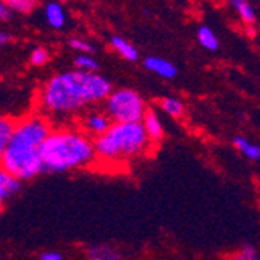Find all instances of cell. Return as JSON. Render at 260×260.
<instances>
[{
  "label": "cell",
  "instance_id": "cell-1",
  "mask_svg": "<svg viewBox=\"0 0 260 260\" xmlns=\"http://www.w3.org/2000/svg\"><path fill=\"white\" fill-rule=\"evenodd\" d=\"M111 93L112 84L108 78L78 69L66 70L47 80L41 92V105L50 114L67 115L90 103L106 102Z\"/></svg>",
  "mask_w": 260,
  "mask_h": 260
},
{
  "label": "cell",
  "instance_id": "cell-2",
  "mask_svg": "<svg viewBox=\"0 0 260 260\" xmlns=\"http://www.w3.org/2000/svg\"><path fill=\"white\" fill-rule=\"evenodd\" d=\"M50 125L41 115L17 122L13 139L2 151L4 170L19 181L33 179L42 173L41 147L50 136Z\"/></svg>",
  "mask_w": 260,
  "mask_h": 260
},
{
  "label": "cell",
  "instance_id": "cell-3",
  "mask_svg": "<svg viewBox=\"0 0 260 260\" xmlns=\"http://www.w3.org/2000/svg\"><path fill=\"white\" fill-rule=\"evenodd\" d=\"M93 142L80 131L55 129L41 147L42 173H64L95 160Z\"/></svg>",
  "mask_w": 260,
  "mask_h": 260
},
{
  "label": "cell",
  "instance_id": "cell-4",
  "mask_svg": "<svg viewBox=\"0 0 260 260\" xmlns=\"http://www.w3.org/2000/svg\"><path fill=\"white\" fill-rule=\"evenodd\" d=\"M148 145L150 139L144 123H112L106 134L93 140L97 156L105 160L139 156Z\"/></svg>",
  "mask_w": 260,
  "mask_h": 260
},
{
  "label": "cell",
  "instance_id": "cell-5",
  "mask_svg": "<svg viewBox=\"0 0 260 260\" xmlns=\"http://www.w3.org/2000/svg\"><path fill=\"white\" fill-rule=\"evenodd\" d=\"M106 115L114 123H142L147 114L145 102L133 89H117L105 102Z\"/></svg>",
  "mask_w": 260,
  "mask_h": 260
},
{
  "label": "cell",
  "instance_id": "cell-6",
  "mask_svg": "<svg viewBox=\"0 0 260 260\" xmlns=\"http://www.w3.org/2000/svg\"><path fill=\"white\" fill-rule=\"evenodd\" d=\"M83 126L93 136H103L109 131V128L112 126V120L106 114H100V112H92L89 115L84 117L83 120Z\"/></svg>",
  "mask_w": 260,
  "mask_h": 260
},
{
  "label": "cell",
  "instance_id": "cell-7",
  "mask_svg": "<svg viewBox=\"0 0 260 260\" xmlns=\"http://www.w3.org/2000/svg\"><path fill=\"white\" fill-rule=\"evenodd\" d=\"M144 67L148 69L150 72H153L162 78H167V80H172L178 75V69L172 62H169L164 58H157V56H148L144 61Z\"/></svg>",
  "mask_w": 260,
  "mask_h": 260
},
{
  "label": "cell",
  "instance_id": "cell-8",
  "mask_svg": "<svg viewBox=\"0 0 260 260\" xmlns=\"http://www.w3.org/2000/svg\"><path fill=\"white\" fill-rule=\"evenodd\" d=\"M44 17H45V22L49 23L52 28H62L66 25V11H64V7L58 2H49L45 7H44Z\"/></svg>",
  "mask_w": 260,
  "mask_h": 260
},
{
  "label": "cell",
  "instance_id": "cell-9",
  "mask_svg": "<svg viewBox=\"0 0 260 260\" xmlns=\"http://www.w3.org/2000/svg\"><path fill=\"white\" fill-rule=\"evenodd\" d=\"M20 187H22V184L17 178L7 173L5 170L0 172V201L2 203H5L8 198L19 193Z\"/></svg>",
  "mask_w": 260,
  "mask_h": 260
},
{
  "label": "cell",
  "instance_id": "cell-10",
  "mask_svg": "<svg viewBox=\"0 0 260 260\" xmlns=\"http://www.w3.org/2000/svg\"><path fill=\"white\" fill-rule=\"evenodd\" d=\"M142 123H144L145 131L148 134V139L151 142H159L164 137V128H162V123L159 120L156 111L148 109L145 117H144V122H142Z\"/></svg>",
  "mask_w": 260,
  "mask_h": 260
},
{
  "label": "cell",
  "instance_id": "cell-11",
  "mask_svg": "<svg viewBox=\"0 0 260 260\" xmlns=\"http://www.w3.org/2000/svg\"><path fill=\"white\" fill-rule=\"evenodd\" d=\"M111 45H112V49L119 52L125 59L133 61V62L139 59V52L136 50V47H133V44H129L122 36H112L111 38Z\"/></svg>",
  "mask_w": 260,
  "mask_h": 260
},
{
  "label": "cell",
  "instance_id": "cell-12",
  "mask_svg": "<svg viewBox=\"0 0 260 260\" xmlns=\"http://www.w3.org/2000/svg\"><path fill=\"white\" fill-rule=\"evenodd\" d=\"M234 145L237 150H240V153L243 156H246L251 160H260V147L255 144H251V142L246 137L242 136H235L234 137Z\"/></svg>",
  "mask_w": 260,
  "mask_h": 260
},
{
  "label": "cell",
  "instance_id": "cell-13",
  "mask_svg": "<svg viewBox=\"0 0 260 260\" xmlns=\"http://www.w3.org/2000/svg\"><path fill=\"white\" fill-rule=\"evenodd\" d=\"M87 258L89 260H122L120 255L117 254L112 248L106 245H99V246H92L87 249Z\"/></svg>",
  "mask_w": 260,
  "mask_h": 260
},
{
  "label": "cell",
  "instance_id": "cell-14",
  "mask_svg": "<svg viewBox=\"0 0 260 260\" xmlns=\"http://www.w3.org/2000/svg\"><path fill=\"white\" fill-rule=\"evenodd\" d=\"M231 7L239 13V16L242 17V20L246 25H252L255 22V11L249 2H245V0H232Z\"/></svg>",
  "mask_w": 260,
  "mask_h": 260
},
{
  "label": "cell",
  "instance_id": "cell-15",
  "mask_svg": "<svg viewBox=\"0 0 260 260\" xmlns=\"http://www.w3.org/2000/svg\"><path fill=\"white\" fill-rule=\"evenodd\" d=\"M198 41H200V44L204 47V49L209 50V52L218 50V39H217L215 33L212 31L209 27H206V25L198 28Z\"/></svg>",
  "mask_w": 260,
  "mask_h": 260
},
{
  "label": "cell",
  "instance_id": "cell-16",
  "mask_svg": "<svg viewBox=\"0 0 260 260\" xmlns=\"http://www.w3.org/2000/svg\"><path fill=\"white\" fill-rule=\"evenodd\" d=\"M16 125L17 123H14L11 119H2V122H0V151H4L13 139Z\"/></svg>",
  "mask_w": 260,
  "mask_h": 260
},
{
  "label": "cell",
  "instance_id": "cell-17",
  "mask_svg": "<svg viewBox=\"0 0 260 260\" xmlns=\"http://www.w3.org/2000/svg\"><path fill=\"white\" fill-rule=\"evenodd\" d=\"M160 108L172 117H181L184 114V105L173 97H165L159 102Z\"/></svg>",
  "mask_w": 260,
  "mask_h": 260
},
{
  "label": "cell",
  "instance_id": "cell-18",
  "mask_svg": "<svg viewBox=\"0 0 260 260\" xmlns=\"http://www.w3.org/2000/svg\"><path fill=\"white\" fill-rule=\"evenodd\" d=\"M75 66L78 67V70L90 72V74H95V70H99V67H100L97 59H93L90 55H78L75 58Z\"/></svg>",
  "mask_w": 260,
  "mask_h": 260
},
{
  "label": "cell",
  "instance_id": "cell-19",
  "mask_svg": "<svg viewBox=\"0 0 260 260\" xmlns=\"http://www.w3.org/2000/svg\"><path fill=\"white\" fill-rule=\"evenodd\" d=\"M5 5L16 13H30L36 7L33 0H7Z\"/></svg>",
  "mask_w": 260,
  "mask_h": 260
},
{
  "label": "cell",
  "instance_id": "cell-20",
  "mask_svg": "<svg viewBox=\"0 0 260 260\" xmlns=\"http://www.w3.org/2000/svg\"><path fill=\"white\" fill-rule=\"evenodd\" d=\"M69 45L72 47L74 50L81 52V55H90V53L95 52V49H93V47H92L89 42H86V41H83V39H78V38L69 39Z\"/></svg>",
  "mask_w": 260,
  "mask_h": 260
},
{
  "label": "cell",
  "instance_id": "cell-21",
  "mask_svg": "<svg viewBox=\"0 0 260 260\" xmlns=\"http://www.w3.org/2000/svg\"><path fill=\"white\" fill-rule=\"evenodd\" d=\"M30 61L35 66H42V64H45L47 61H49V52H47L45 49H42V47H38V49H35L31 52Z\"/></svg>",
  "mask_w": 260,
  "mask_h": 260
},
{
  "label": "cell",
  "instance_id": "cell-22",
  "mask_svg": "<svg viewBox=\"0 0 260 260\" xmlns=\"http://www.w3.org/2000/svg\"><path fill=\"white\" fill-rule=\"evenodd\" d=\"M11 16H13V11L5 5V2L0 4V19H2V20H10Z\"/></svg>",
  "mask_w": 260,
  "mask_h": 260
},
{
  "label": "cell",
  "instance_id": "cell-23",
  "mask_svg": "<svg viewBox=\"0 0 260 260\" xmlns=\"http://www.w3.org/2000/svg\"><path fill=\"white\" fill-rule=\"evenodd\" d=\"M41 260H62V255L55 251H47L41 254Z\"/></svg>",
  "mask_w": 260,
  "mask_h": 260
},
{
  "label": "cell",
  "instance_id": "cell-24",
  "mask_svg": "<svg viewBox=\"0 0 260 260\" xmlns=\"http://www.w3.org/2000/svg\"><path fill=\"white\" fill-rule=\"evenodd\" d=\"M8 41H10V35H8L7 31H2V33H0V44L5 45Z\"/></svg>",
  "mask_w": 260,
  "mask_h": 260
},
{
  "label": "cell",
  "instance_id": "cell-25",
  "mask_svg": "<svg viewBox=\"0 0 260 260\" xmlns=\"http://www.w3.org/2000/svg\"><path fill=\"white\" fill-rule=\"evenodd\" d=\"M234 260H242V257H240V255H239V257H237V258H234Z\"/></svg>",
  "mask_w": 260,
  "mask_h": 260
},
{
  "label": "cell",
  "instance_id": "cell-26",
  "mask_svg": "<svg viewBox=\"0 0 260 260\" xmlns=\"http://www.w3.org/2000/svg\"><path fill=\"white\" fill-rule=\"evenodd\" d=\"M255 260H260V257H257V258H255Z\"/></svg>",
  "mask_w": 260,
  "mask_h": 260
},
{
  "label": "cell",
  "instance_id": "cell-27",
  "mask_svg": "<svg viewBox=\"0 0 260 260\" xmlns=\"http://www.w3.org/2000/svg\"><path fill=\"white\" fill-rule=\"evenodd\" d=\"M240 257H242V255H240ZM242 260H245V258H243V257H242Z\"/></svg>",
  "mask_w": 260,
  "mask_h": 260
}]
</instances>
